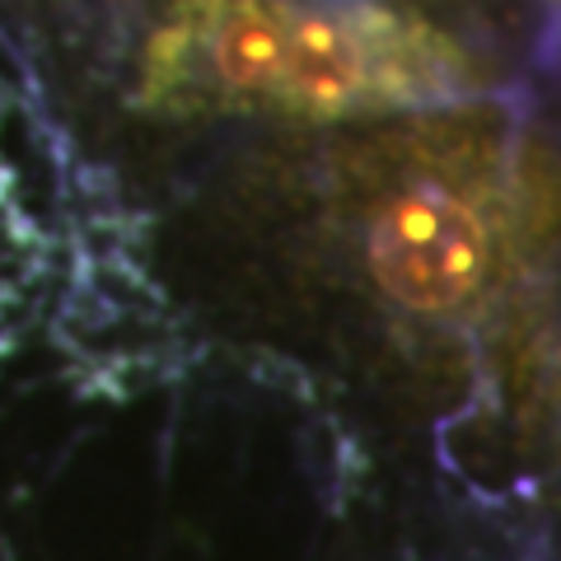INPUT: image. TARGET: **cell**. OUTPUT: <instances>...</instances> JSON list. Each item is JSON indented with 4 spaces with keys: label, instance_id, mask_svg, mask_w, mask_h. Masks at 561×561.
I'll return each instance as SVG.
<instances>
[{
    "label": "cell",
    "instance_id": "1",
    "mask_svg": "<svg viewBox=\"0 0 561 561\" xmlns=\"http://www.w3.org/2000/svg\"><path fill=\"white\" fill-rule=\"evenodd\" d=\"M463 76V51L421 20L295 0H179L146 57V90L160 103L295 117L416 108L459 94Z\"/></svg>",
    "mask_w": 561,
    "mask_h": 561
},
{
    "label": "cell",
    "instance_id": "2",
    "mask_svg": "<svg viewBox=\"0 0 561 561\" xmlns=\"http://www.w3.org/2000/svg\"><path fill=\"white\" fill-rule=\"evenodd\" d=\"M365 253L379 290L412 313L463 309L496 272V239L486 216L459 192L426 183L379 206Z\"/></svg>",
    "mask_w": 561,
    "mask_h": 561
}]
</instances>
